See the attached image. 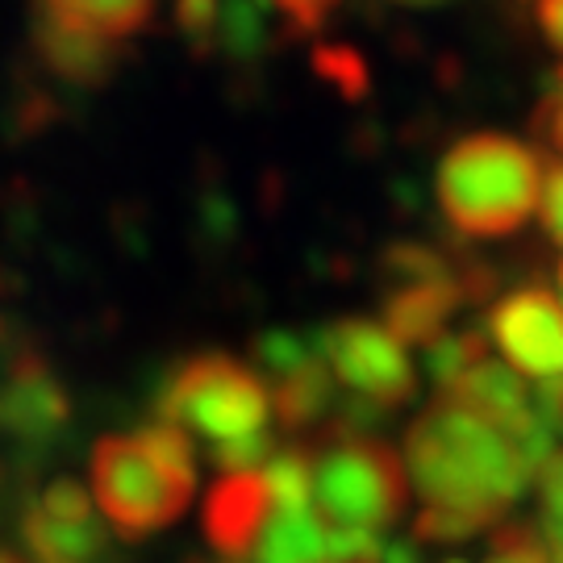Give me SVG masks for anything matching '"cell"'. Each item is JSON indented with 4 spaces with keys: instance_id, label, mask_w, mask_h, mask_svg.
Returning <instances> with one entry per match:
<instances>
[{
    "instance_id": "obj_29",
    "label": "cell",
    "mask_w": 563,
    "mask_h": 563,
    "mask_svg": "<svg viewBox=\"0 0 563 563\" xmlns=\"http://www.w3.org/2000/svg\"><path fill=\"white\" fill-rule=\"evenodd\" d=\"M534 130H539V139L551 142V146L563 155V92H560V97H547V101L539 104Z\"/></svg>"
},
{
    "instance_id": "obj_14",
    "label": "cell",
    "mask_w": 563,
    "mask_h": 563,
    "mask_svg": "<svg viewBox=\"0 0 563 563\" xmlns=\"http://www.w3.org/2000/svg\"><path fill=\"white\" fill-rule=\"evenodd\" d=\"M330 397H334V380L318 355H309L301 367L284 372L280 380L267 388L272 413L284 430H305L309 422H318L330 409Z\"/></svg>"
},
{
    "instance_id": "obj_27",
    "label": "cell",
    "mask_w": 563,
    "mask_h": 563,
    "mask_svg": "<svg viewBox=\"0 0 563 563\" xmlns=\"http://www.w3.org/2000/svg\"><path fill=\"white\" fill-rule=\"evenodd\" d=\"M543 218V230L555 242H563V159L543 167V188H539V209Z\"/></svg>"
},
{
    "instance_id": "obj_30",
    "label": "cell",
    "mask_w": 563,
    "mask_h": 563,
    "mask_svg": "<svg viewBox=\"0 0 563 563\" xmlns=\"http://www.w3.org/2000/svg\"><path fill=\"white\" fill-rule=\"evenodd\" d=\"M539 25L551 38V46L563 51V0H539Z\"/></svg>"
},
{
    "instance_id": "obj_25",
    "label": "cell",
    "mask_w": 563,
    "mask_h": 563,
    "mask_svg": "<svg viewBox=\"0 0 563 563\" xmlns=\"http://www.w3.org/2000/svg\"><path fill=\"white\" fill-rule=\"evenodd\" d=\"M309 355H313V351H309L297 334H284V330H272V334L255 339V363H260L263 376H272V380H280L284 372L301 367Z\"/></svg>"
},
{
    "instance_id": "obj_24",
    "label": "cell",
    "mask_w": 563,
    "mask_h": 563,
    "mask_svg": "<svg viewBox=\"0 0 563 563\" xmlns=\"http://www.w3.org/2000/svg\"><path fill=\"white\" fill-rule=\"evenodd\" d=\"M218 9L222 0H176V25L197 55H209L218 42Z\"/></svg>"
},
{
    "instance_id": "obj_34",
    "label": "cell",
    "mask_w": 563,
    "mask_h": 563,
    "mask_svg": "<svg viewBox=\"0 0 563 563\" xmlns=\"http://www.w3.org/2000/svg\"><path fill=\"white\" fill-rule=\"evenodd\" d=\"M560 92H563V67H560Z\"/></svg>"
},
{
    "instance_id": "obj_12",
    "label": "cell",
    "mask_w": 563,
    "mask_h": 563,
    "mask_svg": "<svg viewBox=\"0 0 563 563\" xmlns=\"http://www.w3.org/2000/svg\"><path fill=\"white\" fill-rule=\"evenodd\" d=\"M34 13L71 34H88L121 46L155 18V0H34Z\"/></svg>"
},
{
    "instance_id": "obj_37",
    "label": "cell",
    "mask_w": 563,
    "mask_h": 563,
    "mask_svg": "<svg viewBox=\"0 0 563 563\" xmlns=\"http://www.w3.org/2000/svg\"><path fill=\"white\" fill-rule=\"evenodd\" d=\"M451 563H460V560H451Z\"/></svg>"
},
{
    "instance_id": "obj_13",
    "label": "cell",
    "mask_w": 563,
    "mask_h": 563,
    "mask_svg": "<svg viewBox=\"0 0 563 563\" xmlns=\"http://www.w3.org/2000/svg\"><path fill=\"white\" fill-rule=\"evenodd\" d=\"M21 539L30 563H101L104 560V530L101 522H59L46 518L38 505L25 509Z\"/></svg>"
},
{
    "instance_id": "obj_19",
    "label": "cell",
    "mask_w": 563,
    "mask_h": 563,
    "mask_svg": "<svg viewBox=\"0 0 563 563\" xmlns=\"http://www.w3.org/2000/svg\"><path fill=\"white\" fill-rule=\"evenodd\" d=\"M384 267L401 280L418 284V280H443V276H455V263L446 260L443 251L426 246V242H393L384 251Z\"/></svg>"
},
{
    "instance_id": "obj_26",
    "label": "cell",
    "mask_w": 563,
    "mask_h": 563,
    "mask_svg": "<svg viewBox=\"0 0 563 563\" xmlns=\"http://www.w3.org/2000/svg\"><path fill=\"white\" fill-rule=\"evenodd\" d=\"M267 4L288 21V30H292L297 38H313L342 0H267Z\"/></svg>"
},
{
    "instance_id": "obj_2",
    "label": "cell",
    "mask_w": 563,
    "mask_h": 563,
    "mask_svg": "<svg viewBox=\"0 0 563 563\" xmlns=\"http://www.w3.org/2000/svg\"><path fill=\"white\" fill-rule=\"evenodd\" d=\"M197 493L192 439L167 422L104 434L92 446V501L125 543L151 539L184 518Z\"/></svg>"
},
{
    "instance_id": "obj_32",
    "label": "cell",
    "mask_w": 563,
    "mask_h": 563,
    "mask_svg": "<svg viewBox=\"0 0 563 563\" xmlns=\"http://www.w3.org/2000/svg\"><path fill=\"white\" fill-rule=\"evenodd\" d=\"M0 563H30V560L18 555V551H4V547H0Z\"/></svg>"
},
{
    "instance_id": "obj_15",
    "label": "cell",
    "mask_w": 563,
    "mask_h": 563,
    "mask_svg": "<svg viewBox=\"0 0 563 563\" xmlns=\"http://www.w3.org/2000/svg\"><path fill=\"white\" fill-rule=\"evenodd\" d=\"M325 526L318 522L313 509L301 514H272L263 526L260 543H255V560L260 563H318L322 560Z\"/></svg>"
},
{
    "instance_id": "obj_10",
    "label": "cell",
    "mask_w": 563,
    "mask_h": 563,
    "mask_svg": "<svg viewBox=\"0 0 563 563\" xmlns=\"http://www.w3.org/2000/svg\"><path fill=\"white\" fill-rule=\"evenodd\" d=\"M460 267H455V276H443V280L401 284L384 301V334L397 346H430L446 334V322L460 313Z\"/></svg>"
},
{
    "instance_id": "obj_16",
    "label": "cell",
    "mask_w": 563,
    "mask_h": 563,
    "mask_svg": "<svg viewBox=\"0 0 563 563\" xmlns=\"http://www.w3.org/2000/svg\"><path fill=\"white\" fill-rule=\"evenodd\" d=\"M272 514H301L313 501V451L309 446H284L267 455V467H260Z\"/></svg>"
},
{
    "instance_id": "obj_3",
    "label": "cell",
    "mask_w": 563,
    "mask_h": 563,
    "mask_svg": "<svg viewBox=\"0 0 563 563\" xmlns=\"http://www.w3.org/2000/svg\"><path fill=\"white\" fill-rule=\"evenodd\" d=\"M543 159L509 134H467L439 163V205L463 239H505L539 209Z\"/></svg>"
},
{
    "instance_id": "obj_28",
    "label": "cell",
    "mask_w": 563,
    "mask_h": 563,
    "mask_svg": "<svg viewBox=\"0 0 563 563\" xmlns=\"http://www.w3.org/2000/svg\"><path fill=\"white\" fill-rule=\"evenodd\" d=\"M534 476H539V493H543V518L563 522V446L551 451V460Z\"/></svg>"
},
{
    "instance_id": "obj_21",
    "label": "cell",
    "mask_w": 563,
    "mask_h": 563,
    "mask_svg": "<svg viewBox=\"0 0 563 563\" xmlns=\"http://www.w3.org/2000/svg\"><path fill=\"white\" fill-rule=\"evenodd\" d=\"M484 563H547V547L539 539V526L530 522H505L488 539Z\"/></svg>"
},
{
    "instance_id": "obj_6",
    "label": "cell",
    "mask_w": 563,
    "mask_h": 563,
    "mask_svg": "<svg viewBox=\"0 0 563 563\" xmlns=\"http://www.w3.org/2000/svg\"><path fill=\"white\" fill-rule=\"evenodd\" d=\"M318 360L325 363L330 380L346 384L360 401L376 409H401L418 393V376L405 346H397L376 322H360V318L334 322L322 334Z\"/></svg>"
},
{
    "instance_id": "obj_8",
    "label": "cell",
    "mask_w": 563,
    "mask_h": 563,
    "mask_svg": "<svg viewBox=\"0 0 563 563\" xmlns=\"http://www.w3.org/2000/svg\"><path fill=\"white\" fill-rule=\"evenodd\" d=\"M4 397L0 422L21 446H51L71 426V393L59 372L34 346H18L4 367Z\"/></svg>"
},
{
    "instance_id": "obj_17",
    "label": "cell",
    "mask_w": 563,
    "mask_h": 563,
    "mask_svg": "<svg viewBox=\"0 0 563 563\" xmlns=\"http://www.w3.org/2000/svg\"><path fill=\"white\" fill-rule=\"evenodd\" d=\"M263 9L267 0H222L218 9V46L234 59H260L263 51Z\"/></svg>"
},
{
    "instance_id": "obj_7",
    "label": "cell",
    "mask_w": 563,
    "mask_h": 563,
    "mask_svg": "<svg viewBox=\"0 0 563 563\" xmlns=\"http://www.w3.org/2000/svg\"><path fill=\"white\" fill-rule=\"evenodd\" d=\"M493 342L522 380L563 376V301L551 288H518L488 309Z\"/></svg>"
},
{
    "instance_id": "obj_23",
    "label": "cell",
    "mask_w": 563,
    "mask_h": 563,
    "mask_svg": "<svg viewBox=\"0 0 563 563\" xmlns=\"http://www.w3.org/2000/svg\"><path fill=\"white\" fill-rule=\"evenodd\" d=\"M380 539L372 530H351V526H325L322 560L318 563H380Z\"/></svg>"
},
{
    "instance_id": "obj_11",
    "label": "cell",
    "mask_w": 563,
    "mask_h": 563,
    "mask_svg": "<svg viewBox=\"0 0 563 563\" xmlns=\"http://www.w3.org/2000/svg\"><path fill=\"white\" fill-rule=\"evenodd\" d=\"M30 46L38 63L55 76V80L71 84V88H101L109 84V76L121 67V46L101 38H88V34H71L55 21L30 18Z\"/></svg>"
},
{
    "instance_id": "obj_1",
    "label": "cell",
    "mask_w": 563,
    "mask_h": 563,
    "mask_svg": "<svg viewBox=\"0 0 563 563\" xmlns=\"http://www.w3.org/2000/svg\"><path fill=\"white\" fill-rule=\"evenodd\" d=\"M405 460L409 488L422 493L426 509H455L476 518L484 530L505 518L534 476L514 439L443 393L409 426Z\"/></svg>"
},
{
    "instance_id": "obj_20",
    "label": "cell",
    "mask_w": 563,
    "mask_h": 563,
    "mask_svg": "<svg viewBox=\"0 0 563 563\" xmlns=\"http://www.w3.org/2000/svg\"><path fill=\"white\" fill-rule=\"evenodd\" d=\"M313 71H318L325 84H334L346 101L367 97V63H363V55L351 51V46H318V51H313Z\"/></svg>"
},
{
    "instance_id": "obj_35",
    "label": "cell",
    "mask_w": 563,
    "mask_h": 563,
    "mask_svg": "<svg viewBox=\"0 0 563 563\" xmlns=\"http://www.w3.org/2000/svg\"><path fill=\"white\" fill-rule=\"evenodd\" d=\"M413 4H430V0H413Z\"/></svg>"
},
{
    "instance_id": "obj_36",
    "label": "cell",
    "mask_w": 563,
    "mask_h": 563,
    "mask_svg": "<svg viewBox=\"0 0 563 563\" xmlns=\"http://www.w3.org/2000/svg\"><path fill=\"white\" fill-rule=\"evenodd\" d=\"M560 280H563V263H560Z\"/></svg>"
},
{
    "instance_id": "obj_5",
    "label": "cell",
    "mask_w": 563,
    "mask_h": 563,
    "mask_svg": "<svg viewBox=\"0 0 563 563\" xmlns=\"http://www.w3.org/2000/svg\"><path fill=\"white\" fill-rule=\"evenodd\" d=\"M313 501L322 526L384 530L409 509L405 460L380 439L339 434L322 455H313Z\"/></svg>"
},
{
    "instance_id": "obj_9",
    "label": "cell",
    "mask_w": 563,
    "mask_h": 563,
    "mask_svg": "<svg viewBox=\"0 0 563 563\" xmlns=\"http://www.w3.org/2000/svg\"><path fill=\"white\" fill-rule=\"evenodd\" d=\"M267 518H272V497H267V484L260 472L222 476L209 488L201 509L205 539L225 560H246L260 543Z\"/></svg>"
},
{
    "instance_id": "obj_18",
    "label": "cell",
    "mask_w": 563,
    "mask_h": 563,
    "mask_svg": "<svg viewBox=\"0 0 563 563\" xmlns=\"http://www.w3.org/2000/svg\"><path fill=\"white\" fill-rule=\"evenodd\" d=\"M484 360H488V346H484L481 334H443V339H434L426 346V367L439 380V393Z\"/></svg>"
},
{
    "instance_id": "obj_4",
    "label": "cell",
    "mask_w": 563,
    "mask_h": 563,
    "mask_svg": "<svg viewBox=\"0 0 563 563\" xmlns=\"http://www.w3.org/2000/svg\"><path fill=\"white\" fill-rule=\"evenodd\" d=\"M267 418L272 401L263 376L222 351L184 360L159 388V422L184 430L188 439H205L209 451L263 439Z\"/></svg>"
},
{
    "instance_id": "obj_31",
    "label": "cell",
    "mask_w": 563,
    "mask_h": 563,
    "mask_svg": "<svg viewBox=\"0 0 563 563\" xmlns=\"http://www.w3.org/2000/svg\"><path fill=\"white\" fill-rule=\"evenodd\" d=\"M380 563H422V551H418L413 539L409 543H393L380 551Z\"/></svg>"
},
{
    "instance_id": "obj_33",
    "label": "cell",
    "mask_w": 563,
    "mask_h": 563,
    "mask_svg": "<svg viewBox=\"0 0 563 563\" xmlns=\"http://www.w3.org/2000/svg\"><path fill=\"white\" fill-rule=\"evenodd\" d=\"M0 342H4V322H0Z\"/></svg>"
},
{
    "instance_id": "obj_22",
    "label": "cell",
    "mask_w": 563,
    "mask_h": 563,
    "mask_svg": "<svg viewBox=\"0 0 563 563\" xmlns=\"http://www.w3.org/2000/svg\"><path fill=\"white\" fill-rule=\"evenodd\" d=\"M34 505H38L46 518H59V522H92V518H97L88 488L76 484V481H67V476L46 484Z\"/></svg>"
}]
</instances>
